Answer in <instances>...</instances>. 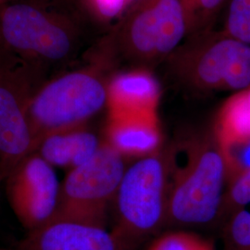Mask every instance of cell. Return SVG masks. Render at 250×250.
Returning <instances> with one entry per match:
<instances>
[{"label":"cell","instance_id":"1","mask_svg":"<svg viewBox=\"0 0 250 250\" xmlns=\"http://www.w3.org/2000/svg\"><path fill=\"white\" fill-rule=\"evenodd\" d=\"M226 186L225 162L213 131L184 135L169 146L166 225L218 224Z\"/></svg>","mask_w":250,"mask_h":250},{"label":"cell","instance_id":"2","mask_svg":"<svg viewBox=\"0 0 250 250\" xmlns=\"http://www.w3.org/2000/svg\"><path fill=\"white\" fill-rule=\"evenodd\" d=\"M107 58L45 82L31 100L28 117L34 150L50 134L84 127L107 105Z\"/></svg>","mask_w":250,"mask_h":250},{"label":"cell","instance_id":"3","mask_svg":"<svg viewBox=\"0 0 250 250\" xmlns=\"http://www.w3.org/2000/svg\"><path fill=\"white\" fill-rule=\"evenodd\" d=\"M169 146L161 147L127 167L114 198L112 233L133 250L166 225Z\"/></svg>","mask_w":250,"mask_h":250},{"label":"cell","instance_id":"4","mask_svg":"<svg viewBox=\"0 0 250 250\" xmlns=\"http://www.w3.org/2000/svg\"><path fill=\"white\" fill-rule=\"evenodd\" d=\"M80 30L67 15L31 3L0 9V45L46 70L76 53Z\"/></svg>","mask_w":250,"mask_h":250},{"label":"cell","instance_id":"5","mask_svg":"<svg viewBox=\"0 0 250 250\" xmlns=\"http://www.w3.org/2000/svg\"><path fill=\"white\" fill-rule=\"evenodd\" d=\"M171 72L199 92L250 86V45L222 32L200 33L170 55Z\"/></svg>","mask_w":250,"mask_h":250},{"label":"cell","instance_id":"6","mask_svg":"<svg viewBox=\"0 0 250 250\" xmlns=\"http://www.w3.org/2000/svg\"><path fill=\"white\" fill-rule=\"evenodd\" d=\"M45 73L0 45V183L35 152L28 111Z\"/></svg>","mask_w":250,"mask_h":250},{"label":"cell","instance_id":"7","mask_svg":"<svg viewBox=\"0 0 250 250\" xmlns=\"http://www.w3.org/2000/svg\"><path fill=\"white\" fill-rule=\"evenodd\" d=\"M125 157L102 143L89 161L72 169L64 179L53 220L106 228L108 208L114 202L126 170Z\"/></svg>","mask_w":250,"mask_h":250},{"label":"cell","instance_id":"8","mask_svg":"<svg viewBox=\"0 0 250 250\" xmlns=\"http://www.w3.org/2000/svg\"><path fill=\"white\" fill-rule=\"evenodd\" d=\"M188 33L181 0H141L125 14L116 45L134 62H157L169 58Z\"/></svg>","mask_w":250,"mask_h":250},{"label":"cell","instance_id":"9","mask_svg":"<svg viewBox=\"0 0 250 250\" xmlns=\"http://www.w3.org/2000/svg\"><path fill=\"white\" fill-rule=\"evenodd\" d=\"M4 182L9 205L27 232L53 220L62 184L53 166L37 152L21 160Z\"/></svg>","mask_w":250,"mask_h":250},{"label":"cell","instance_id":"10","mask_svg":"<svg viewBox=\"0 0 250 250\" xmlns=\"http://www.w3.org/2000/svg\"><path fill=\"white\" fill-rule=\"evenodd\" d=\"M14 250H128L106 228L57 221L27 232Z\"/></svg>","mask_w":250,"mask_h":250},{"label":"cell","instance_id":"11","mask_svg":"<svg viewBox=\"0 0 250 250\" xmlns=\"http://www.w3.org/2000/svg\"><path fill=\"white\" fill-rule=\"evenodd\" d=\"M107 142L124 157L138 159L161 148L158 113L108 114Z\"/></svg>","mask_w":250,"mask_h":250},{"label":"cell","instance_id":"12","mask_svg":"<svg viewBox=\"0 0 250 250\" xmlns=\"http://www.w3.org/2000/svg\"><path fill=\"white\" fill-rule=\"evenodd\" d=\"M161 99L159 82L138 68L112 76L107 84L108 114L157 113Z\"/></svg>","mask_w":250,"mask_h":250},{"label":"cell","instance_id":"13","mask_svg":"<svg viewBox=\"0 0 250 250\" xmlns=\"http://www.w3.org/2000/svg\"><path fill=\"white\" fill-rule=\"evenodd\" d=\"M101 144L96 134L81 127L48 135L36 151L53 167L74 169L92 159Z\"/></svg>","mask_w":250,"mask_h":250},{"label":"cell","instance_id":"14","mask_svg":"<svg viewBox=\"0 0 250 250\" xmlns=\"http://www.w3.org/2000/svg\"><path fill=\"white\" fill-rule=\"evenodd\" d=\"M218 142L250 134V86L233 93L219 108L212 127Z\"/></svg>","mask_w":250,"mask_h":250},{"label":"cell","instance_id":"15","mask_svg":"<svg viewBox=\"0 0 250 250\" xmlns=\"http://www.w3.org/2000/svg\"><path fill=\"white\" fill-rule=\"evenodd\" d=\"M250 205V170L227 184L218 224L224 225L234 213Z\"/></svg>","mask_w":250,"mask_h":250},{"label":"cell","instance_id":"16","mask_svg":"<svg viewBox=\"0 0 250 250\" xmlns=\"http://www.w3.org/2000/svg\"><path fill=\"white\" fill-rule=\"evenodd\" d=\"M218 143L225 162L227 184L250 170V134Z\"/></svg>","mask_w":250,"mask_h":250},{"label":"cell","instance_id":"17","mask_svg":"<svg viewBox=\"0 0 250 250\" xmlns=\"http://www.w3.org/2000/svg\"><path fill=\"white\" fill-rule=\"evenodd\" d=\"M224 250H250V210L244 208L222 226Z\"/></svg>","mask_w":250,"mask_h":250},{"label":"cell","instance_id":"18","mask_svg":"<svg viewBox=\"0 0 250 250\" xmlns=\"http://www.w3.org/2000/svg\"><path fill=\"white\" fill-rule=\"evenodd\" d=\"M223 32L250 45V0H230Z\"/></svg>","mask_w":250,"mask_h":250},{"label":"cell","instance_id":"19","mask_svg":"<svg viewBox=\"0 0 250 250\" xmlns=\"http://www.w3.org/2000/svg\"><path fill=\"white\" fill-rule=\"evenodd\" d=\"M147 250H215L213 242L197 233L176 231L162 234Z\"/></svg>","mask_w":250,"mask_h":250},{"label":"cell","instance_id":"20","mask_svg":"<svg viewBox=\"0 0 250 250\" xmlns=\"http://www.w3.org/2000/svg\"><path fill=\"white\" fill-rule=\"evenodd\" d=\"M227 0H181L184 7L188 32L206 24Z\"/></svg>","mask_w":250,"mask_h":250},{"label":"cell","instance_id":"21","mask_svg":"<svg viewBox=\"0 0 250 250\" xmlns=\"http://www.w3.org/2000/svg\"><path fill=\"white\" fill-rule=\"evenodd\" d=\"M90 11L102 21H111L128 12L131 0H84Z\"/></svg>","mask_w":250,"mask_h":250},{"label":"cell","instance_id":"22","mask_svg":"<svg viewBox=\"0 0 250 250\" xmlns=\"http://www.w3.org/2000/svg\"><path fill=\"white\" fill-rule=\"evenodd\" d=\"M5 1H6V0H0V5H1V4H2V3H4V2H5Z\"/></svg>","mask_w":250,"mask_h":250}]
</instances>
